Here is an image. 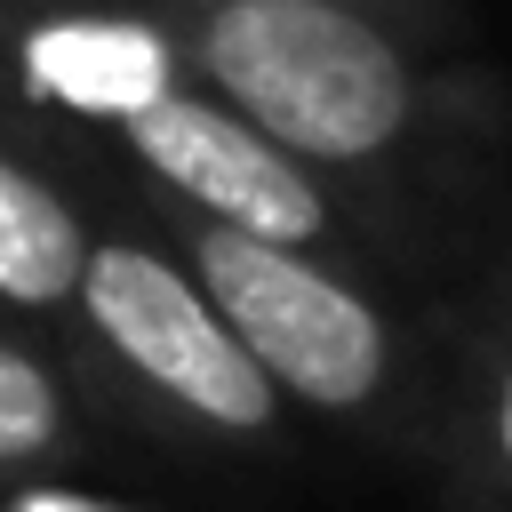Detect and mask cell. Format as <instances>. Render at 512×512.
<instances>
[{
  "label": "cell",
  "instance_id": "cell-1",
  "mask_svg": "<svg viewBox=\"0 0 512 512\" xmlns=\"http://www.w3.org/2000/svg\"><path fill=\"white\" fill-rule=\"evenodd\" d=\"M56 336L96 408H136L144 424L200 440H272L288 416L280 384L128 192L96 200V240Z\"/></svg>",
  "mask_w": 512,
  "mask_h": 512
},
{
  "label": "cell",
  "instance_id": "cell-2",
  "mask_svg": "<svg viewBox=\"0 0 512 512\" xmlns=\"http://www.w3.org/2000/svg\"><path fill=\"white\" fill-rule=\"evenodd\" d=\"M192 80L296 160L376 168L408 144L424 80L360 0H152Z\"/></svg>",
  "mask_w": 512,
  "mask_h": 512
},
{
  "label": "cell",
  "instance_id": "cell-3",
  "mask_svg": "<svg viewBox=\"0 0 512 512\" xmlns=\"http://www.w3.org/2000/svg\"><path fill=\"white\" fill-rule=\"evenodd\" d=\"M136 208L192 264V280L216 296V312L256 352V368L280 384V400H296L312 416H368L400 384L392 320L320 248L256 240V232H232V224H208V216H184V208H160V200H136Z\"/></svg>",
  "mask_w": 512,
  "mask_h": 512
},
{
  "label": "cell",
  "instance_id": "cell-4",
  "mask_svg": "<svg viewBox=\"0 0 512 512\" xmlns=\"http://www.w3.org/2000/svg\"><path fill=\"white\" fill-rule=\"evenodd\" d=\"M112 192H136V200H160V208H184L256 240L320 248V256L344 240V208L320 184V168L272 144L200 80L168 88L112 136Z\"/></svg>",
  "mask_w": 512,
  "mask_h": 512
},
{
  "label": "cell",
  "instance_id": "cell-5",
  "mask_svg": "<svg viewBox=\"0 0 512 512\" xmlns=\"http://www.w3.org/2000/svg\"><path fill=\"white\" fill-rule=\"evenodd\" d=\"M88 240H96V192L72 168H56L24 128L0 120V312L64 328Z\"/></svg>",
  "mask_w": 512,
  "mask_h": 512
},
{
  "label": "cell",
  "instance_id": "cell-6",
  "mask_svg": "<svg viewBox=\"0 0 512 512\" xmlns=\"http://www.w3.org/2000/svg\"><path fill=\"white\" fill-rule=\"evenodd\" d=\"M96 440V392L56 328L0 312V488L72 472Z\"/></svg>",
  "mask_w": 512,
  "mask_h": 512
},
{
  "label": "cell",
  "instance_id": "cell-7",
  "mask_svg": "<svg viewBox=\"0 0 512 512\" xmlns=\"http://www.w3.org/2000/svg\"><path fill=\"white\" fill-rule=\"evenodd\" d=\"M0 512H136V504H120V496H96V488H80L72 472H40V480H16V488H0Z\"/></svg>",
  "mask_w": 512,
  "mask_h": 512
},
{
  "label": "cell",
  "instance_id": "cell-8",
  "mask_svg": "<svg viewBox=\"0 0 512 512\" xmlns=\"http://www.w3.org/2000/svg\"><path fill=\"white\" fill-rule=\"evenodd\" d=\"M488 440H496V464H504V480H512V352H504V368H496V400H488Z\"/></svg>",
  "mask_w": 512,
  "mask_h": 512
},
{
  "label": "cell",
  "instance_id": "cell-9",
  "mask_svg": "<svg viewBox=\"0 0 512 512\" xmlns=\"http://www.w3.org/2000/svg\"><path fill=\"white\" fill-rule=\"evenodd\" d=\"M360 8H368V0H360Z\"/></svg>",
  "mask_w": 512,
  "mask_h": 512
}]
</instances>
